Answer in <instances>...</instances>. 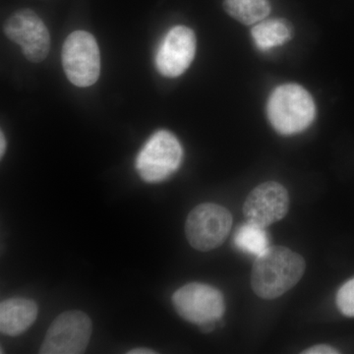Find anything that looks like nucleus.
<instances>
[{
  "label": "nucleus",
  "mask_w": 354,
  "mask_h": 354,
  "mask_svg": "<svg viewBox=\"0 0 354 354\" xmlns=\"http://www.w3.org/2000/svg\"><path fill=\"white\" fill-rule=\"evenodd\" d=\"M305 260L283 246L268 247L256 258L251 272V286L257 297L276 299L285 295L304 277Z\"/></svg>",
  "instance_id": "obj_1"
},
{
  "label": "nucleus",
  "mask_w": 354,
  "mask_h": 354,
  "mask_svg": "<svg viewBox=\"0 0 354 354\" xmlns=\"http://www.w3.org/2000/svg\"><path fill=\"white\" fill-rule=\"evenodd\" d=\"M268 116L272 127L283 135L304 131L315 118V104L301 86H279L270 97Z\"/></svg>",
  "instance_id": "obj_2"
},
{
  "label": "nucleus",
  "mask_w": 354,
  "mask_h": 354,
  "mask_svg": "<svg viewBox=\"0 0 354 354\" xmlns=\"http://www.w3.org/2000/svg\"><path fill=\"white\" fill-rule=\"evenodd\" d=\"M183 157V147L176 137L167 130H160L150 137L140 151L136 169L146 183H160L178 169Z\"/></svg>",
  "instance_id": "obj_3"
},
{
  "label": "nucleus",
  "mask_w": 354,
  "mask_h": 354,
  "mask_svg": "<svg viewBox=\"0 0 354 354\" xmlns=\"http://www.w3.org/2000/svg\"><path fill=\"white\" fill-rule=\"evenodd\" d=\"M232 227L230 212L221 205H198L187 216L185 234L193 248L202 252L218 248L227 239Z\"/></svg>",
  "instance_id": "obj_4"
},
{
  "label": "nucleus",
  "mask_w": 354,
  "mask_h": 354,
  "mask_svg": "<svg viewBox=\"0 0 354 354\" xmlns=\"http://www.w3.org/2000/svg\"><path fill=\"white\" fill-rule=\"evenodd\" d=\"M62 60L65 75L77 87H90L99 79L101 72L99 46L90 32H71L62 46Z\"/></svg>",
  "instance_id": "obj_5"
},
{
  "label": "nucleus",
  "mask_w": 354,
  "mask_h": 354,
  "mask_svg": "<svg viewBox=\"0 0 354 354\" xmlns=\"http://www.w3.org/2000/svg\"><path fill=\"white\" fill-rule=\"evenodd\" d=\"M92 335V321L84 312L66 311L60 314L48 328L41 354H80L87 348Z\"/></svg>",
  "instance_id": "obj_6"
},
{
  "label": "nucleus",
  "mask_w": 354,
  "mask_h": 354,
  "mask_svg": "<svg viewBox=\"0 0 354 354\" xmlns=\"http://www.w3.org/2000/svg\"><path fill=\"white\" fill-rule=\"evenodd\" d=\"M172 304L184 320L199 326L216 322L225 311L223 293L205 283H191L179 288L172 295Z\"/></svg>",
  "instance_id": "obj_7"
},
{
  "label": "nucleus",
  "mask_w": 354,
  "mask_h": 354,
  "mask_svg": "<svg viewBox=\"0 0 354 354\" xmlns=\"http://www.w3.org/2000/svg\"><path fill=\"white\" fill-rule=\"evenodd\" d=\"M7 38L19 44L29 62L39 64L50 50L48 28L38 14L31 9H21L6 21L3 28Z\"/></svg>",
  "instance_id": "obj_8"
},
{
  "label": "nucleus",
  "mask_w": 354,
  "mask_h": 354,
  "mask_svg": "<svg viewBox=\"0 0 354 354\" xmlns=\"http://www.w3.org/2000/svg\"><path fill=\"white\" fill-rule=\"evenodd\" d=\"M290 209V196L281 184L274 181L254 188L243 204L247 221L265 228L283 220Z\"/></svg>",
  "instance_id": "obj_9"
},
{
  "label": "nucleus",
  "mask_w": 354,
  "mask_h": 354,
  "mask_svg": "<svg viewBox=\"0 0 354 354\" xmlns=\"http://www.w3.org/2000/svg\"><path fill=\"white\" fill-rule=\"evenodd\" d=\"M196 53V37L190 28L176 26L167 32L156 55L162 76L176 78L187 70Z\"/></svg>",
  "instance_id": "obj_10"
},
{
  "label": "nucleus",
  "mask_w": 354,
  "mask_h": 354,
  "mask_svg": "<svg viewBox=\"0 0 354 354\" xmlns=\"http://www.w3.org/2000/svg\"><path fill=\"white\" fill-rule=\"evenodd\" d=\"M37 316L36 302L27 298H9L0 304V330L12 337L23 334L34 324Z\"/></svg>",
  "instance_id": "obj_11"
},
{
  "label": "nucleus",
  "mask_w": 354,
  "mask_h": 354,
  "mask_svg": "<svg viewBox=\"0 0 354 354\" xmlns=\"http://www.w3.org/2000/svg\"><path fill=\"white\" fill-rule=\"evenodd\" d=\"M252 38L262 50H269L290 41L291 27L285 20L261 21L252 29Z\"/></svg>",
  "instance_id": "obj_12"
},
{
  "label": "nucleus",
  "mask_w": 354,
  "mask_h": 354,
  "mask_svg": "<svg viewBox=\"0 0 354 354\" xmlns=\"http://www.w3.org/2000/svg\"><path fill=\"white\" fill-rule=\"evenodd\" d=\"M223 8L228 15L244 25L259 23L271 12L268 0H225Z\"/></svg>",
  "instance_id": "obj_13"
},
{
  "label": "nucleus",
  "mask_w": 354,
  "mask_h": 354,
  "mask_svg": "<svg viewBox=\"0 0 354 354\" xmlns=\"http://www.w3.org/2000/svg\"><path fill=\"white\" fill-rule=\"evenodd\" d=\"M234 245L243 252L259 256L269 247V239L265 228L247 221L235 232Z\"/></svg>",
  "instance_id": "obj_14"
},
{
  "label": "nucleus",
  "mask_w": 354,
  "mask_h": 354,
  "mask_svg": "<svg viewBox=\"0 0 354 354\" xmlns=\"http://www.w3.org/2000/svg\"><path fill=\"white\" fill-rule=\"evenodd\" d=\"M337 305L344 316L354 317V278L346 281L337 291Z\"/></svg>",
  "instance_id": "obj_15"
},
{
  "label": "nucleus",
  "mask_w": 354,
  "mask_h": 354,
  "mask_svg": "<svg viewBox=\"0 0 354 354\" xmlns=\"http://www.w3.org/2000/svg\"><path fill=\"white\" fill-rule=\"evenodd\" d=\"M304 354H335L339 353L337 349L332 348V346H327V344H317V346H312V348L305 349L302 351Z\"/></svg>",
  "instance_id": "obj_16"
},
{
  "label": "nucleus",
  "mask_w": 354,
  "mask_h": 354,
  "mask_svg": "<svg viewBox=\"0 0 354 354\" xmlns=\"http://www.w3.org/2000/svg\"><path fill=\"white\" fill-rule=\"evenodd\" d=\"M215 323L216 322H209L202 324V325H200V330H201L203 333H206V334L213 332L216 327Z\"/></svg>",
  "instance_id": "obj_17"
},
{
  "label": "nucleus",
  "mask_w": 354,
  "mask_h": 354,
  "mask_svg": "<svg viewBox=\"0 0 354 354\" xmlns=\"http://www.w3.org/2000/svg\"><path fill=\"white\" fill-rule=\"evenodd\" d=\"M129 354H153L156 353V351H152V349L148 348H135L132 349V351H128Z\"/></svg>",
  "instance_id": "obj_18"
},
{
  "label": "nucleus",
  "mask_w": 354,
  "mask_h": 354,
  "mask_svg": "<svg viewBox=\"0 0 354 354\" xmlns=\"http://www.w3.org/2000/svg\"><path fill=\"white\" fill-rule=\"evenodd\" d=\"M6 137H4L3 132L1 131V135H0V156H1V158L3 157L4 153H6Z\"/></svg>",
  "instance_id": "obj_19"
}]
</instances>
